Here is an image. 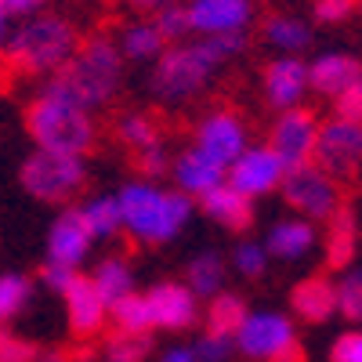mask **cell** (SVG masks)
I'll return each mask as SVG.
<instances>
[{
	"instance_id": "6da1fadb",
	"label": "cell",
	"mask_w": 362,
	"mask_h": 362,
	"mask_svg": "<svg viewBox=\"0 0 362 362\" xmlns=\"http://www.w3.org/2000/svg\"><path fill=\"white\" fill-rule=\"evenodd\" d=\"M116 87H119V51L105 33H90L58 66L47 95L87 112L95 105H105L116 95Z\"/></svg>"
},
{
	"instance_id": "7a4b0ae2",
	"label": "cell",
	"mask_w": 362,
	"mask_h": 362,
	"mask_svg": "<svg viewBox=\"0 0 362 362\" xmlns=\"http://www.w3.org/2000/svg\"><path fill=\"white\" fill-rule=\"evenodd\" d=\"M25 131L40 148L47 153H66V156H83V153H98L102 131L83 109L58 102L51 95L37 98L25 105Z\"/></svg>"
},
{
	"instance_id": "3957f363",
	"label": "cell",
	"mask_w": 362,
	"mask_h": 362,
	"mask_svg": "<svg viewBox=\"0 0 362 362\" xmlns=\"http://www.w3.org/2000/svg\"><path fill=\"white\" fill-rule=\"evenodd\" d=\"M119 203V218L127 221V228L141 239V243H167V239L185 225L189 218V196L185 192H156L148 185H131L124 189Z\"/></svg>"
},
{
	"instance_id": "277c9868",
	"label": "cell",
	"mask_w": 362,
	"mask_h": 362,
	"mask_svg": "<svg viewBox=\"0 0 362 362\" xmlns=\"http://www.w3.org/2000/svg\"><path fill=\"white\" fill-rule=\"evenodd\" d=\"M80 40L83 37L76 33L73 22L58 18V15H44L37 22H29L11 40L8 58L18 69V76H37V73H47V69L62 66L66 58L80 47Z\"/></svg>"
},
{
	"instance_id": "5b68a950",
	"label": "cell",
	"mask_w": 362,
	"mask_h": 362,
	"mask_svg": "<svg viewBox=\"0 0 362 362\" xmlns=\"http://www.w3.org/2000/svg\"><path fill=\"white\" fill-rule=\"evenodd\" d=\"M22 189L40 203H73L87 189V174L80 167V156L40 148L22 163Z\"/></svg>"
},
{
	"instance_id": "8992f818",
	"label": "cell",
	"mask_w": 362,
	"mask_h": 362,
	"mask_svg": "<svg viewBox=\"0 0 362 362\" xmlns=\"http://www.w3.org/2000/svg\"><path fill=\"white\" fill-rule=\"evenodd\" d=\"M283 196L293 210H300L305 218H319V221H329L344 206L341 181L329 177L326 170H319L315 163L286 170L283 174Z\"/></svg>"
},
{
	"instance_id": "52a82bcc",
	"label": "cell",
	"mask_w": 362,
	"mask_h": 362,
	"mask_svg": "<svg viewBox=\"0 0 362 362\" xmlns=\"http://www.w3.org/2000/svg\"><path fill=\"white\" fill-rule=\"evenodd\" d=\"M312 163L337 181L355 177L362 163V124H351V119H326V124H319Z\"/></svg>"
},
{
	"instance_id": "ba28073f",
	"label": "cell",
	"mask_w": 362,
	"mask_h": 362,
	"mask_svg": "<svg viewBox=\"0 0 362 362\" xmlns=\"http://www.w3.org/2000/svg\"><path fill=\"white\" fill-rule=\"evenodd\" d=\"M192 145H196V153L203 160L218 163V167H228L239 153H243L247 127H243V119H239V112L232 105H218L196 124V141Z\"/></svg>"
},
{
	"instance_id": "9c48e42d",
	"label": "cell",
	"mask_w": 362,
	"mask_h": 362,
	"mask_svg": "<svg viewBox=\"0 0 362 362\" xmlns=\"http://www.w3.org/2000/svg\"><path fill=\"white\" fill-rule=\"evenodd\" d=\"M206 73H210V62L203 58L199 47H167L163 58L156 62L153 87H156L160 98L181 102V98H192L203 87Z\"/></svg>"
},
{
	"instance_id": "30bf717a",
	"label": "cell",
	"mask_w": 362,
	"mask_h": 362,
	"mask_svg": "<svg viewBox=\"0 0 362 362\" xmlns=\"http://www.w3.org/2000/svg\"><path fill=\"white\" fill-rule=\"evenodd\" d=\"M315 134H319V116L305 105H290L279 124L272 127V153L283 160L286 170L312 163V148H315Z\"/></svg>"
},
{
	"instance_id": "8fae6325",
	"label": "cell",
	"mask_w": 362,
	"mask_h": 362,
	"mask_svg": "<svg viewBox=\"0 0 362 362\" xmlns=\"http://www.w3.org/2000/svg\"><path fill=\"white\" fill-rule=\"evenodd\" d=\"M297 334H293V322L286 315H276V312H264V315H247L243 326L235 329V344L247 358H257V362H268L283 344H290Z\"/></svg>"
},
{
	"instance_id": "7c38bea8",
	"label": "cell",
	"mask_w": 362,
	"mask_h": 362,
	"mask_svg": "<svg viewBox=\"0 0 362 362\" xmlns=\"http://www.w3.org/2000/svg\"><path fill=\"white\" fill-rule=\"evenodd\" d=\"M167 131H170L167 116L156 109H116L112 119L105 124V134L124 145L127 153H138V148H148V145H163Z\"/></svg>"
},
{
	"instance_id": "4fadbf2b",
	"label": "cell",
	"mask_w": 362,
	"mask_h": 362,
	"mask_svg": "<svg viewBox=\"0 0 362 362\" xmlns=\"http://www.w3.org/2000/svg\"><path fill=\"white\" fill-rule=\"evenodd\" d=\"M286 167L272 148H243L232 160V189L243 196H264L283 181Z\"/></svg>"
},
{
	"instance_id": "5bb4252c",
	"label": "cell",
	"mask_w": 362,
	"mask_h": 362,
	"mask_svg": "<svg viewBox=\"0 0 362 362\" xmlns=\"http://www.w3.org/2000/svg\"><path fill=\"white\" fill-rule=\"evenodd\" d=\"M62 297H66V312H69V329L80 341L102 334L109 305L102 300V293L95 290V283H90L87 276H76V272H73V279L62 286Z\"/></svg>"
},
{
	"instance_id": "9a60e30c",
	"label": "cell",
	"mask_w": 362,
	"mask_h": 362,
	"mask_svg": "<svg viewBox=\"0 0 362 362\" xmlns=\"http://www.w3.org/2000/svg\"><path fill=\"white\" fill-rule=\"evenodd\" d=\"M145 300H148V312H153V326L185 329L196 322V293L181 283H156Z\"/></svg>"
},
{
	"instance_id": "2e32d148",
	"label": "cell",
	"mask_w": 362,
	"mask_h": 362,
	"mask_svg": "<svg viewBox=\"0 0 362 362\" xmlns=\"http://www.w3.org/2000/svg\"><path fill=\"white\" fill-rule=\"evenodd\" d=\"M189 11V29H203V33H239L250 18L247 0H192Z\"/></svg>"
},
{
	"instance_id": "e0dca14e",
	"label": "cell",
	"mask_w": 362,
	"mask_h": 362,
	"mask_svg": "<svg viewBox=\"0 0 362 362\" xmlns=\"http://www.w3.org/2000/svg\"><path fill=\"white\" fill-rule=\"evenodd\" d=\"M87 243H90V228H87V221H83V210H73V206H69L66 214L54 221V228H51V243H47L51 261L73 268V264L87 254Z\"/></svg>"
},
{
	"instance_id": "ac0fdd59",
	"label": "cell",
	"mask_w": 362,
	"mask_h": 362,
	"mask_svg": "<svg viewBox=\"0 0 362 362\" xmlns=\"http://www.w3.org/2000/svg\"><path fill=\"white\" fill-rule=\"evenodd\" d=\"M264 95L272 105H279V109H290L297 105V98L305 95V87H308V69L297 62V58H279V62H268L264 73Z\"/></svg>"
},
{
	"instance_id": "d6986e66",
	"label": "cell",
	"mask_w": 362,
	"mask_h": 362,
	"mask_svg": "<svg viewBox=\"0 0 362 362\" xmlns=\"http://www.w3.org/2000/svg\"><path fill=\"white\" fill-rule=\"evenodd\" d=\"M290 308L305 319V322H326L337 312V290L326 276H308L300 279L290 293Z\"/></svg>"
},
{
	"instance_id": "ffe728a7",
	"label": "cell",
	"mask_w": 362,
	"mask_h": 362,
	"mask_svg": "<svg viewBox=\"0 0 362 362\" xmlns=\"http://www.w3.org/2000/svg\"><path fill=\"white\" fill-rule=\"evenodd\" d=\"M203 199V210L214 221H221L225 228H232V232H247L250 225H254V206H250V196H243V192H235L232 185H218V189H210L206 196H199Z\"/></svg>"
},
{
	"instance_id": "44dd1931",
	"label": "cell",
	"mask_w": 362,
	"mask_h": 362,
	"mask_svg": "<svg viewBox=\"0 0 362 362\" xmlns=\"http://www.w3.org/2000/svg\"><path fill=\"white\" fill-rule=\"evenodd\" d=\"M362 76L358 58L351 54H326L308 69V87H315L319 95H341L348 83H355Z\"/></svg>"
},
{
	"instance_id": "7402d4cb",
	"label": "cell",
	"mask_w": 362,
	"mask_h": 362,
	"mask_svg": "<svg viewBox=\"0 0 362 362\" xmlns=\"http://www.w3.org/2000/svg\"><path fill=\"white\" fill-rule=\"evenodd\" d=\"M174 174H177V185H181V192H185V196H206L210 189H218V185H221L225 167L203 160L196 148H189V153L177 160Z\"/></svg>"
},
{
	"instance_id": "603a6c76",
	"label": "cell",
	"mask_w": 362,
	"mask_h": 362,
	"mask_svg": "<svg viewBox=\"0 0 362 362\" xmlns=\"http://www.w3.org/2000/svg\"><path fill=\"white\" fill-rule=\"evenodd\" d=\"M355 257V218L348 203L329 218V235H326V264L329 268H344Z\"/></svg>"
},
{
	"instance_id": "cb8c5ba5",
	"label": "cell",
	"mask_w": 362,
	"mask_h": 362,
	"mask_svg": "<svg viewBox=\"0 0 362 362\" xmlns=\"http://www.w3.org/2000/svg\"><path fill=\"white\" fill-rule=\"evenodd\" d=\"M312 243H315V232H312L308 221H279L268 235V250L276 257H286V261L312 250Z\"/></svg>"
},
{
	"instance_id": "d4e9b609",
	"label": "cell",
	"mask_w": 362,
	"mask_h": 362,
	"mask_svg": "<svg viewBox=\"0 0 362 362\" xmlns=\"http://www.w3.org/2000/svg\"><path fill=\"white\" fill-rule=\"evenodd\" d=\"M247 319V305L243 297L232 293H218L206 308V334H221V337H235V329Z\"/></svg>"
},
{
	"instance_id": "484cf974",
	"label": "cell",
	"mask_w": 362,
	"mask_h": 362,
	"mask_svg": "<svg viewBox=\"0 0 362 362\" xmlns=\"http://www.w3.org/2000/svg\"><path fill=\"white\" fill-rule=\"evenodd\" d=\"M90 283H95V290L102 293L105 305H112V300H119L124 293L134 290V279H131V268L124 257H109L98 264V272L90 276Z\"/></svg>"
},
{
	"instance_id": "4316f807",
	"label": "cell",
	"mask_w": 362,
	"mask_h": 362,
	"mask_svg": "<svg viewBox=\"0 0 362 362\" xmlns=\"http://www.w3.org/2000/svg\"><path fill=\"white\" fill-rule=\"evenodd\" d=\"M112 322L116 329H124V334H148L153 329V312H148V300L138 297L134 290L124 293L119 300H112Z\"/></svg>"
},
{
	"instance_id": "83f0119b",
	"label": "cell",
	"mask_w": 362,
	"mask_h": 362,
	"mask_svg": "<svg viewBox=\"0 0 362 362\" xmlns=\"http://www.w3.org/2000/svg\"><path fill=\"white\" fill-rule=\"evenodd\" d=\"M189 290L192 293H218L225 283V261L218 254H199L189 261Z\"/></svg>"
},
{
	"instance_id": "f1b7e54d",
	"label": "cell",
	"mask_w": 362,
	"mask_h": 362,
	"mask_svg": "<svg viewBox=\"0 0 362 362\" xmlns=\"http://www.w3.org/2000/svg\"><path fill=\"white\" fill-rule=\"evenodd\" d=\"M264 37L272 40V44H279L283 51H300V47H308V29L300 25L297 18H290V15H268L264 18Z\"/></svg>"
},
{
	"instance_id": "f546056e",
	"label": "cell",
	"mask_w": 362,
	"mask_h": 362,
	"mask_svg": "<svg viewBox=\"0 0 362 362\" xmlns=\"http://www.w3.org/2000/svg\"><path fill=\"white\" fill-rule=\"evenodd\" d=\"M167 47V40L160 37V29L153 22H138V25H127L124 29V51L131 58H153Z\"/></svg>"
},
{
	"instance_id": "4dcf8cb0",
	"label": "cell",
	"mask_w": 362,
	"mask_h": 362,
	"mask_svg": "<svg viewBox=\"0 0 362 362\" xmlns=\"http://www.w3.org/2000/svg\"><path fill=\"white\" fill-rule=\"evenodd\" d=\"M153 348L148 334H124V329H116V334L105 341V358L109 362H141Z\"/></svg>"
},
{
	"instance_id": "1f68e13d",
	"label": "cell",
	"mask_w": 362,
	"mask_h": 362,
	"mask_svg": "<svg viewBox=\"0 0 362 362\" xmlns=\"http://www.w3.org/2000/svg\"><path fill=\"white\" fill-rule=\"evenodd\" d=\"M29 300V279L25 276H0V326L15 319Z\"/></svg>"
},
{
	"instance_id": "d6a6232c",
	"label": "cell",
	"mask_w": 362,
	"mask_h": 362,
	"mask_svg": "<svg viewBox=\"0 0 362 362\" xmlns=\"http://www.w3.org/2000/svg\"><path fill=\"white\" fill-rule=\"evenodd\" d=\"M334 290H337V312L351 322H362V268L348 272Z\"/></svg>"
},
{
	"instance_id": "836d02e7",
	"label": "cell",
	"mask_w": 362,
	"mask_h": 362,
	"mask_svg": "<svg viewBox=\"0 0 362 362\" xmlns=\"http://www.w3.org/2000/svg\"><path fill=\"white\" fill-rule=\"evenodd\" d=\"M83 221H87L90 235H109V232H116V225L124 221V218H119V203H116V199L90 203V206L83 210Z\"/></svg>"
},
{
	"instance_id": "e575fe53",
	"label": "cell",
	"mask_w": 362,
	"mask_h": 362,
	"mask_svg": "<svg viewBox=\"0 0 362 362\" xmlns=\"http://www.w3.org/2000/svg\"><path fill=\"white\" fill-rule=\"evenodd\" d=\"M199 51H203V58L210 66H218V62H225V58H232L235 51H243L247 47V40H243V33H210L203 44H196Z\"/></svg>"
},
{
	"instance_id": "d590c367",
	"label": "cell",
	"mask_w": 362,
	"mask_h": 362,
	"mask_svg": "<svg viewBox=\"0 0 362 362\" xmlns=\"http://www.w3.org/2000/svg\"><path fill=\"white\" fill-rule=\"evenodd\" d=\"M127 163H131L138 174H148V177H160V174H167V167H170L163 145H148V148H138V153H127Z\"/></svg>"
},
{
	"instance_id": "8d00e7d4",
	"label": "cell",
	"mask_w": 362,
	"mask_h": 362,
	"mask_svg": "<svg viewBox=\"0 0 362 362\" xmlns=\"http://www.w3.org/2000/svg\"><path fill=\"white\" fill-rule=\"evenodd\" d=\"M334 112H337V119L362 124V76L355 83H348L341 95H334Z\"/></svg>"
},
{
	"instance_id": "74e56055",
	"label": "cell",
	"mask_w": 362,
	"mask_h": 362,
	"mask_svg": "<svg viewBox=\"0 0 362 362\" xmlns=\"http://www.w3.org/2000/svg\"><path fill=\"white\" fill-rule=\"evenodd\" d=\"M153 25L160 29L163 40H174V37H181V33H189V11L177 8V4H167V8H160V15H156Z\"/></svg>"
},
{
	"instance_id": "f35d334b",
	"label": "cell",
	"mask_w": 362,
	"mask_h": 362,
	"mask_svg": "<svg viewBox=\"0 0 362 362\" xmlns=\"http://www.w3.org/2000/svg\"><path fill=\"white\" fill-rule=\"evenodd\" d=\"M0 362H37V344L11 337L8 329L0 326Z\"/></svg>"
},
{
	"instance_id": "ab89813d",
	"label": "cell",
	"mask_w": 362,
	"mask_h": 362,
	"mask_svg": "<svg viewBox=\"0 0 362 362\" xmlns=\"http://www.w3.org/2000/svg\"><path fill=\"white\" fill-rule=\"evenodd\" d=\"M232 261H235V268L243 272L247 279H257L261 272H264V250L257 243H243V247L232 254Z\"/></svg>"
},
{
	"instance_id": "60d3db41",
	"label": "cell",
	"mask_w": 362,
	"mask_h": 362,
	"mask_svg": "<svg viewBox=\"0 0 362 362\" xmlns=\"http://www.w3.org/2000/svg\"><path fill=\"white\" fill-rule=\"evenodd\" d=\"M355 8H358V0H319L315 4V18L319 22H348L351 15H355Z\"/></svg>"
},
{
	"instance_id": "b9f144b4",
	"label": "cell",
	"mask_w": 362,
	"mask_h": 362,
	"mask_svg": "<svg viewBox=\"0 0 362 362\" xmlns=\"http://www.w3.org/2000/svg\"><path fill=\"white\" fill-rule=\"evenodd\" d=\"M329 362H362V334L358 329H351V334L334 341V348H329Z\"/></svg>"
},
{
	"instance_id": "7bdbcfd3",
	"label": "cell",
	"mask_w": 362,
	"mask_h": 362,
	"mask_svg": "<svg viewBox=\"0 0 362 362\" xmlns=\"http://www.w3.org/2000/svg\"><path fill=\"white\" fill-rule=\"evenodd\" d=\"M228 355H232V337H221V334H206L199 341V351H196L199 362H221Z\"/></svg>"
},
{
	"instance_id": "ee69618b",
	"label": "cell",
	"mask_w": 362,
	"mask_h": 362,
	"mask_svg": "<svg viewBox=\"0 0 362 362\" xmlns=\"http://www.w3.org/2000/svg\"><path fill=\"white\" fill-rule=\"evenodd\" d=\"M40 276H44V283L51 286V290H62L69 279H73V268H66V264H54V261H47L44 268H40Z\"/></svg>"
},
{
	"instance_id": "f6af8a7d",
	"label": "cell",
	"mask_w": 362,
	"mask_h": 362,
	"mask_svg": "<svg viewBox=\"0 0 362 362\" xmlns=\"http://www.w3.org/2000/svg\"><path fill=\"white\" fill-rule=\"evenodd\" d=\"M268 362H308V358H305V348H300V341L293 337L290 344H283V348H279L276 355H272Z\"/></svg>"
},
{
	"instance_id": "bcb514c9",
	"label": "cell",
	"mask_w": 362,
	"mask_h": 362,
	"mask_svg": "<svg viewBox=\"0 0 362 362\" xmlns=\"http://www.w3.org/2000/svg\"><path fill=\"white\" fill-rule=\"evenodd\" d=\"M163 362H199V358H196L192 348H170V351L163 355Z\"/></svg>"
},
{
	"instance_id": "7dc6e473",
	"label": "cell",
	"mask_w": 362,
	"mask_h": 362,
	"mask_svg": "<svg viewBox=\"0 0 362 362\" xmlns=\"http://www.w3.org/2000/svg\"><path fill=\"white\" fill-rule=\"evenodd\" d=\"M37 4H44V0H0V8H8V11H29Z\"/></svg>"
},
{
	"instance_id": "c3c4849f",
	"label": "cell",
	"mask_w": 362,
	"mask_h": 362,
	"mask_svg": "<svg viewBox=\"0 0 362 362\" xmlns=\"http://www.w3.org/2000/svg\"><path fill=\"white\" fill-rule=\"evenodd\" d=\"M131 8H138V11H160V8H167L170 0H127Z\"/></svg>"
},
{
	"instance_id": "681fc988",
	"label": "cell",
	"mask_w": 362,
	"mask_h": 362,
	"mask_svg": "<svg viewBox=\"0 0 362 362\" xmlns=\"http://www.w3.org/2000/svg\"><path fill=\"white\" fill-rule=\"evenodd\" d=\"M37 362H66L62 355H44V358H37Z\"/></svg>"
},
{
	"instance_id": "f907efd6",
	"label": "cell",
	"mask_w": 362,
	"mask_h": 362,
	"mask_svg": "<svg viewBox=\"0 0 362 362\" xmlns=\"http://www.w3.org/2000/svg\"><path fill=\"white\" fill-rule=\"evenodd\" d=\"M0 29H4V8H0Z\"/></svg>"
}]
</instances>
